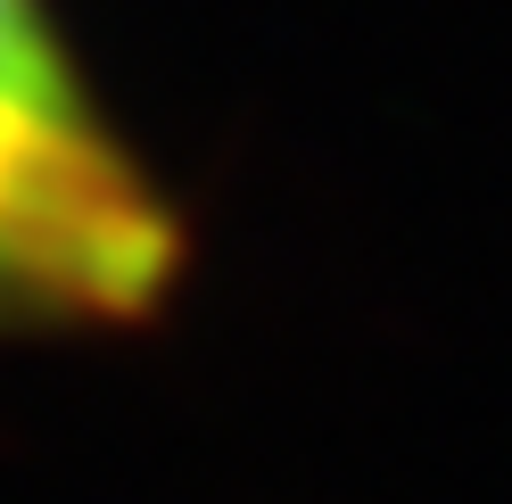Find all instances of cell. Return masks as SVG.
Returning a JSON list of instances; mask_svg holds the SVG:
<instances>
[{"mask_svg": "<svg viewBox=\"0 0 512 504\" xmlns=\"http://www.w3.org/2000/svg\"><path fill=\"white\" fill-rule=\"evenodd\" d=\"M182 215L75 67L50 0H0V348L141 331L182 290Z\"/></svg>", "mask_w": 512, "mask_h": 504, "instance_id": "6da1fadb", "label": "cell"}]
</instances>
